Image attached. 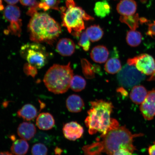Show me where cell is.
Returning <instances> with one entry per match:
<instances>
[{
  "label": "cell",
  "mask_w": 155,
  "mask_h": 155,
  "mask_svg": "<svg viewBox=\"0 0 155 155\" xmlns=\"http://www.w3.org/2000/svg\"><path fill=\"white\" fill-rule=\"evenodd\" d=\"M142 134H133L125 126L118 127L108 131L101 141L97 140L92 144L83 147L84 155H101L105 153L111 155L120 149H125L133 153L137 150L133 145V139L142 136Z\"/></svg>",
  "instance_id": "cell-1"
},
{
  "label": "cell",
  "mask_w": 155,
  "mask_h": 155,
  "mask_svg": "<svg viewBox=\"0 0 155 155\" xmlns=\"http://www.w3.org/2000/svg\"><path fill=\"white\" fill-rule=\"evenodd\" d=\"M28 26L29 36L33 42L52 45L61 33L60 25L46 13L36 11L31 15Z\"/></svg>",
  "instance_id": "cell-2"
},
{
  "label": "cell",
  "mask_w": 155,
  "mask_h": 155,
  "mask_svg": "<svg viewBox=\"0 0 155 155\" xmlns=\"http://www.w3.org/2000/svg\"><path fill=\"white\" fill-rule=\"evenodd\" d=\"M91 108L88 111L85 123L90 135L97 133L105 135L109 130L113 118L111 115L114 108L111 102L104 100H97L90 102Z\"/></svg>",
  "instance_id": "cell-3"
},
{
  "label": "cell",
  "mask_w": 155,
  "mask_h": 155,
  "mask_svg": "<svg viewBox=\"0 0 155 155\" xmlns=\"http://www.w3.org/2000/svg\"><path fill=\"white\" fill-rule=\"evenodd\" d=\"M62 19V25L75 37H80L85 29L84 21L94 20L81 8L77 6L74 0H67L66 7L61 8Z\"/></svg>",
  "instance_id": "cell-4"
},
{
  "label": "cell",
  "mask_w": 155,
  "mask_h": 155,
  "mask_svg": "<svg viewBox=\"0 0 155 155\" xmlns=\"http://www.w3.org/2000/svg\"><path fill=\"white\" fill-rule=\"evenodd\" d=\"M73 77L70 63L67 65L54 64L46 72L43 79L46 88L55 94L67 91Z\"/></svg>",
  "instance_id": "cell-5"
},
{
  "label": "cell",
  "mask_w": 155,
  "mask_h": 155,
  "mask_svg": "<svg viewBox=\"0 0 155 155\" xmlns=\"http://www.w3.org/2000/svg\"><path fill=\"white\" fill-rule=\"evenodd\" d=\"M20 55L28 63L37 69H41L48 63L50 55L43 45L37 42L28 43L21 47Z\"/></svg>",
  "instance_id": "cell-6"
},
{
  "label": "cell",
  "mask_w": 155,
  "mask_h": 155,
  "mask_svg": "<svg viewBox=\"0 0 155 155\" xmlns=\"http://www.w3.org/2000/svg\"><path fill=\"white\" fill-rule=\"evenodd\" d=\"M145 76L134 66L128 64L124 66L118 72L117 79L121 86L125 88H130L137 86L144 80Z\"/></svg>",
  "instance_id": "cell-7"
},
{
  "label": "cell",
  "mask_w": 155,
  "mask_h": 155,
  "mask_svg": "<svg viewBox=\"0 0 155 155\" xmlns=\"http://www.w3.org/2000/svg\"><path fill=\"white\" fill-rule=\"evenodd\" d=\"M4 16L10 24L6 34H11L19 37L22 32V20L20 18L21 12L16 6L9 5L6 7L4 12Z\"/></svg>",
  "instance_id": "cell-8"
},
{
  "label": "cell",
  "mask_w": 155,
  "mask_h": 155,
  "mask_svg": "<svg viewBox=\"0 0 155 155\" xmlns=\"http://www.w3.org/2000/svg\"><path fill=\"white\" fill-rule=\"evenodd\" d=\"M127 64L134 66L144 75L151 76L155 73V61L152 56L148 54H141L127 60Z\"/></svg>",
  "instance_id": "cell-9"
},
{
  "label": "cell",
  "mask_w": 155,
  "mask_h": 155,
  "mask_svg": "<svg viewBox=\"0 0 155 155\" xmlns=\"http://www.w3.org/2000/svg\"><path fill=\"white\" fill-rule=\"evenodd\" d=\"M140 110L145 119L150 120L155 116V90L148 93L144 101L141 104Z\"/></svg>",
  "instance_id": "cell-10"
},
{
  "label": "cell",
  "mask_w": 155,
  "mask_h": 155,
  "mask_svg": "<svg viewBox=\"0 0 155 155\" xmlns=\"http://www.w3.org/2000/svg\"><path fill=\"white\" fill-rule=\"evenodd\" d=\"M63 131L66 138L70 140L75 141L82 137L84 129L77 122L71 121L64 125Z\"/></svg>",
  "instance_id": "cell-11"
},
{
  "label": "cell",
  "mask_w": 155,
  "mask_h": 155,
  "mask_svg": "<svg viewBox=\"0 0 155 155\" xmlns=\"http://www.w3.org/2000/svg\"><path fill=\"white\" fill-rule=\"evenodd\" d=\"M56 50L60 55L68 57L72 55L75 51V45L72 40L63 38L58 42Z\"/></svg>",
  "instance_id": "cell-12"
},
{
  "label": "cell",
  "mask_w": 155,
  "mask_h": 155,
  "mask_svg": "<svg viewBox=\"0 0 155 155\" xmlns=\"http://www.w3.org/2000/svg\"><path fill=\"white\" fill-rule=\"evenodd\" d=\"M35 126L32 123L24 122L21 123L17 128V134L19 137L26 140H30L36 135Z\"/></svg>",
  "instance_id": "cell-13"
},
{
  "label": "cell",
  "mask_w": 155,
  "mask_h": 155,
  "mask_svg": "<svg viewBox=\"0 0 155 155\" xmlns=\"http://www.w3.org/2000/svg\"><path fill=\"white\" fill-rule=\"evenodd\" d=\"M55 124V121L53 115L48 112H43L38 116L36 125L39 129L43 130L51 129Z\"/></svg>",
  "instance_id": "cell-14"
},
{
  "label": "cell",
  "mask_w": 155,
  "mask_h": 155,
  "mask_svg": "<svg viewBox=\"0 0 155 155\" xmlns=\"http://www.w3.org/2000/svg\"><path fill=\"white\" fill-rule=\"evenodd\" d=\"M109 51L106 46L98 45L92 48L90 53L91 58L95 62L102 64L107 61Z\"/></svg>",
  "instance_id": "cell-15"
},
{
  "label": "cell",
  "mask_w": 155,
  "mask_h": 155,
  "mask_svg": "<svg viewBox=\"0 0 155 155\" xmlns=\"http://www.w3.org/2000/svg\"><path fill=\"white\" fill-rule=\"evenodd\" d=\"M137 6L134 0H122L117 5L116 9L121 15H130L135 14Z\"/></svg>",
  "instance_id": "cell-16"
},
{
  "label": "cell",
  "mask_w": 155,
  "mask_h": 155,
  "mask_svg": "<svg viewBox=\"0 0 155 155\" xmlns=\"http://www.w3.org/2000/svg\"><path fill=\"white\" fill-rule=\"evenodd\" d=\"M84 103L80 96L76 94L71 95L66 100V106L68 110L73 113H78L82 111Z\"/></svg>",
  "instance_id": "cell-17"
},
{
  "label": "cell",
  "mask_w": 155,
  "mask_h": 155,
  "mask_svg": "<svg viewBox=\"0 0 155 155\" xmlns=\"http://www.w3.org/2000/svg\"><path fill=\"white\" fill-rule=\"evenodd\" d=\"M18 117L27 121L33 120L36 117L38 110L35 107L31 104H27L23 106L17 112Z\"/></svg>",
  "instance_id": "cell-18"
},
{
  "label": "cell",
  "mask_w": 155,
  "mask_h": 155,
  "mask_svg": "<svg viewBox=\"0 0 155 155\" xmlns=\"http://www.w3.org/2000/svg\"><path fill=\"white\" fill-rule=\"evenodd\" d=\"M148 92L144 86H135L133 87L130 94V97L134 103L141 104L144 101Z\"/></svg>",
  "instance_id": "cell-19"
},
{
  "label": "cell",
  "mask_w": 155,
  "mask_h": 155,
  "mask_svg": "<svg viewBox=\"0 0 155 155\" xmlns=\"http://www.w3.org/2000/svg\"><path fill=\"white\" fill-rule=\"evenodd\" d=\"M11 150L12 153L15 155H25L28 152L29 145L26 140L17 139L13 141Z\"/></svg>",
  "instance_id": "cell-20"
},
{
  "label": "cell",
  "mask_w": 155,
  "mask_h": 155,
  "mask_svg": "<svg viewBox=\"0 0 155 155\" xmlns=\"http://www.w3.org/2000/svg\"><path fill=\"white\" fill-rule=\"evenodd\" d=\"M94 12L96 16L104 18L110 14L111 7L106 0L98 2L95 5Z\"/></svg>",
  "instance_id": "cell-21"
},
{
  "label": "cell",
  "mask_w": 155,
  "mask_h": 155,
  "mask_svg": "<svg viewBox=\"0 0 155 155\" xmlns=\"http://www.w3.org/2000/svg\"><path fill=\"white\" fill-rule=\"evenodd\" d=\"M120 61L117 58H110L104 65V69L107 72L110 74H115L117 73L121 69Z\"/></svg>",
  "instance_id": "cell-22"
},
{
  "label": "cell",
  "mask_w": 155,
  "mask_h": 155,
  "mask_svg": "<svg viewBox=\"0 0 155 155\" xmlns=\"http://www.w3.org/2000/svg\"><path fill=\"white\" fill-rule=\"evenodd\" d=\"M86 32L91 41L93 42L98 41L104 35V31L99 25H94L88 27Z\"/></svg>",
  "instance_id": "cell-23"
},
{
  "label": "cell",
  "mask_w": 155,
  "mask_h": 155,
  "mask_svg": "<svg viewBox=\"0 0 155 155\" xmlns=\"http://www.w3.org/2000/svg\"><path fill=\"white\" fill-rule=\"evenodd\" d=\"M120 21L127 24L131 30H135L139 27L140 18L138 14L130 15H121Z\"/></svg>",
  "instance_id": "cell-24"
},
{
  "label": "cell",
  "mask_w": 155,
  "mask_h": 155,
  "mask_svg": "<svg viewBox=\"0 0 155 155\" xmlns=\"http://www.w3.org/2000/svg\"><path fill=\"white\" fill-rule=\"evenodd\" d=\"M142 36L141 33L131 30L127 33L126 40L128 44L131 47H137L140 45L142 41Z\"/></svg>",
  "instance_id": "cell-25"
},
{
  "label": "cell",
  "mask_w": 155,
  "mask_h": 155,
  "mask_svg": "<svg viewBox=\"0 0 155 155\" xmlns=\"http://www.w3.org/2000/svg\"><path fill=\"white\" fill-rule=\"evenodd\" d=\"M81 64L83 73L85 77L88 79L94 78L96 69L94 66L85 59H81Z\"/></svg>",
  "instance_id": "cell-26"
},
{
  "label": "cell",
  "mask_w": 155,
  "mask_h": 155,
  "mask_svg": "<svg viewBox=\"0 0 155 155\" xmlns=\"http://www.w3.org/2000/svg\"><path fill=\"white\" fill-rule=\"evenodd\" d=\"M86 85V81L83 78L78 75H75L71 79L70 87L74 91L79 92L84 90Z\"/></svg>",
  "instance_id": "cell-27"
},
{
  "label": "cell",
  "mask_w": 155,
  "mask_h": 155,
  "mask_svg": "<svg viewBox=\"0 0 155 155\" xmlns=\"http://www.w3.org/2000/svg\"><path fill=\"white\" fill-rule=\"evenodd\" d=\"M41 2L38 4L39 8L42 9L44 11H47L50 8L59 11L58 5L59 1L57 0H41Z\"/></svg>",
  "instance_id": "cell-28"
},
{
  "label": "cell",
  "mask_w": 155,
  "mask_h": 155,
  "mask_svg": "<svg viewBox=\"0 0 155 155\" xmlns=\"http://www.w3.org/2000/svg\"><path fill=\"white\" fill-rule=\"evenodd\" d=\"M34 142H38L42 143L43 144L49 145L52 141V139L49 135L47 134L39 132L35 136L33 139Z\"/></svg>",
  "instance_id": "cell-29"
},
{
  "label": "cell",
  "mask_w": 155,
  "mask_h": 155,
  "mask_svg": "<svg viewBox=\"0 0 155 155\" xmlns=\"http://www.w3.org/2000/svg\"><path fill=\"white\" fill-rule=\"evenodd\" d=\"M80 37V40L78 43V45L82 47L84 51H88L91 46L90 40L86 32H82Z\"/></svg>",
  "instance_id": "cell-30"
},
{
  "label": "cell",
  "mask_w": 155,
  "mask_h": 155,
  "mask_svg": "<svg viewBox=\"0 0 155 155\" xmlns=\"http://www.w3.org/2000/svg\"><path fill=\"white\" fill-rule=\"evenodd\" d=\"M48 149L45 145L39 143L34 144L31 149L32 155H47Z\"/></svg>",
  "instance_id": "cell-31"
},
{
  "label": "cell",
  "mask_w": 155,
  "mask_h": 155,
  "mask_svg": "<svg viewBox=\"0 0 155 155\" xmlns=\"http://www.w3.org/2000/svg\"><path fill=\"white\" fill-rule=\"evenodd\" d=\"M24 71L27 75L34 77L38 73V69L28 63L25 64Z\"/></svg>",
  "instance_id": "cell-32"
},
{
  "label": "cell",
  "mask_w": 155,
  "mask_h": 155,
  "mask_svg": "<svg viewBox=\"0 0 155 155\" xmlns=\"http://www.w3.org/2000/svg\"><path fill=\"white\" fill-rule=\"evenodd\" d=\"M20 2L23 5L30 6L31 7H38V3L36 0H20Z\"/></svg>",
  "instance_id": "cell-33"
},
{
  "label": "cell",
  "mask_w": 155,
  "mask_h": 155,
  "mask_svg": "<svg viewBox=\"0 0 155 155\" xmlns=\"http://www.w3.org/2000/svg\"><path fill=\"white\" fill-rule=\"evenodd\" d=\"M148 30L147 32V35L153 37L155 36V21L152 24L148 25Z\"/></svg>",
  "instance_id": "cell-34"
},
{
  "label": "cell",
  "mask_w": 155,
  "mask_h": 155,
  "mask_svg": "<svg viewBox=\"0 0 155 155\" xmlns=\"http://www.w3.org/2000/svg\"><path fill=\"white\" fill-rule=\"evenodd\" d=\"M111 155H133L132 153L124 149H120L115 151Z\"/></svg>",
  "instance_id": "cell-35"
},
{
  "label": "cell",
  "mask_w": 155,
  "mask_h": 155,
  "mask_svg": "<svg viewBox=\"0 0 155 155\" xmlns=\"http://www.w3.org/2000/svg\"><path fill=\"white\" fill-rule=\"evenodd\" d=\"M148 152L150 155H155V143L149 147Z\"/></svg>",
  "instance_id": "cell-36"
},
{
  "label": "cell",
  "mask_w": 155,
  "mask_h": 155,
  "mask_svg": "<svg viewBox=\"0 0 155 155\" xmlns=\"http://www.w3.org/2000/svg\"><path fill=\"white\" fill-rule=\"evenodd\" d=\"M117 92L120 93L122 95L124 96H127V91L124 89L123 87H121L117 89Z\"/></svg>",
  "instance_id": "cell-37"
},
{
  "label": "cell",
  "mask_w": 155,
  "mask_h": 155,
  "mask_svg": "<svg viewBox=\"0 0 155 155\" xmlns=\"http://www.w3.org/2000/svg\"><path fill=\"white\" fill-rule=\"evenodd\" d=\"M5 1L9 5H13L18 2L19 0H5Z\"/></svg>",
  "instance_id": "cell-38"
},
{
  "label": "cell",
  "mask_w": 155,
  "mask_h": 155,
  "mask_svg": "<svg viewBox=\"0 0 155 155\" xmlns=\"http://www.w3.org/2000/svg\"><path fill=\"white\" fill-rule=\"evenodd\" d=\"M148 20L146 18H140V22L141 24H143V23H147L148 22Z\"/></svg>",
  "instance_id": "cell-39"
},
{
  "label": "cell",
  "mask_w": 155,
  "mask_h": 155,
  "mask_svg": "<svg viewBox=\"0 0 155 155\" xmlns=\"http://www.w3.org/2000/svg\"><path fill=\"white\" fill-rule=\"evenodd\" d=\"M0 155H14L13 154L8 152H0Z\"/></svg>",
  "instance_id": "cell-40"
},
{
  "label": "cell",
  "mask_w": 155,
  "mask_h": 155,
  "mask_svg": "<svg viewBox=\"0 0 155 155\" xmlns=\"http://www.w3.org/2000/svg\"><path fill=\"white\" fill-rule=\"evenodd\" d=\"M55 153L57 154H61V149L59 148H57L55 149Z\"/></svg>",
  "instance_id": "cell-41"
},
{
  "label": "cell",
  "mask_w": 155,
  "mask_h": 155,
  "mask_svg": "<svg viewBox=\"0 0 155 155\" xmlns=\"http://www.w3.org/2000/svg\"><path fill=\"white\" fill-rule=\"evenodd\" d=\"M3 9V6L2 5V1L0 0V11L2 10Z\"/></svg>",
  "instance_id": "cell-42"
}]
</instances>
